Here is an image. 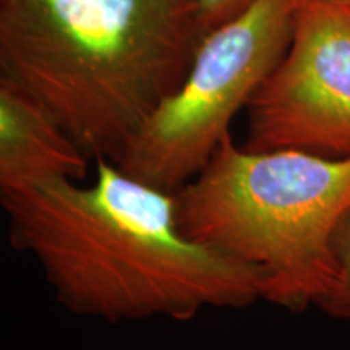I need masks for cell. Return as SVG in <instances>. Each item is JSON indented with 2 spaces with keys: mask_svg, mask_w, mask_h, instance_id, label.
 <instances>
[{
  "mask_svg": "<svg viewBox=\"0 0 350 350\" xmlns=\"http://www.w3.org/2000/svg\"><path fill=\"white\" fill-rule=\"evenodd\" d=\"M10 245L57 301L109 323L190 321L206 308L265 300L262 271L183 235L175 196L96 161L93 183L49 180L0 195Z\"/></svg>",
  "mask_w": 350,
  "mask_h": 350,
  "instance_id": "6da1fadb",
  "label": "cell"
},
{
  "mask_svg": "<svg viewBox=\"0 0 350 350\" xmlns=\"http://www.w3.org/2000/svg\"><path fill=\"white\" fill-rule=\"evenodd\" d=\"M198 0H0V72L116 164L190 72Z\"/></svg>",
  "mask_w": 350,
  "mask_h": 350,
  "instance_id": "7a4b0ae2",
  "label": "cell"
},
{
  "mask_svg": "<svg viewBox=\"0 0 350 350\" xmlns=\"http://www.w3.org/2000/svg\"><path fill=\"white\" fill-rule=\"evenodd\" d=\"M174 196L185 237L265 273V301L301 313L329 291L332 234L350 208V157L247 151L227 133Z\"/></svg>",
  "mask_w": 350,
  "mask_h": 350,
  "instance_id": "3957f363",
  "label": "cell"
},
{
  "mask_svg": "<svg viewBox=\"0 0 350 350\" xmlns=\"http://www.w3.org/2000/svg\"><path fill=\"white\" fill-rule=\"evenodd\" d=\"M300 0H253L201 42L190 72L126 143L117 165L175 193L200 172L235 116L281 62Z\"/></svg>",
  "mask_w": 350,
  "mask_h": 350,
  "instance_id": "277c9868",
  "label": "cell"
},
{
  "mask_svg": "<svg viewBox=\"0 0 350 350\" xmlns=\"http://www.w3.org/2000/svg\"><path fill=\"white\" fill-rule=\"evenodd\" d=\"M247 151L350 157V15L300 0L281 62L247 109Z\"/></svg>",
  "mask_w": 350,
  "mask_h": 350,
  "instance_id": "5b68a950",
  "label": "cell"
},
{
  "mask_svg": "<svg viewBox=\"0 0 350 350\" xmlns=\"http://www.w3.org/2000/svg\"><path fill=\"white\" fill-rule=\"evenodd\" d=\"M90 161L33 96L0 77V195L59 178L83 182Z\"/></svg>",
  "mask_w": 350,
  "mask_h": 350,
  "instance_id": "8992f818",
  "label": "cell"
},
{
  "mask_svg": "<svg viewBox=\"0 0 350 350\" xmlns=\"http://www.w3.org/2000/svg\"><path fill=\"white\" fill-rule=\"evenodd\" d=\"M334 281L317 306L332 318L350 323V208L336 226L331 240Z\"/></svg>",
  "mask_w": 350,
  "mask_h": 350,
  "instance_id": "52a82bcc",
  "label": "cell"
},
{
  "mask_svg": "<svg viewBox=\"0 0 350 350\" xmlns=\"http://www.w3.org/2000/svg\"><path fill=\"white\" fill-rule=\"evenodd\" d=\"M253 0H198L200 20L206 36L247 10Z\"/></svg>",
  "mask_w": 350,
  "mask_h": 350,
  "instance_id": "ba28073f",
  "label": "cell"
},
{
  "mask_svg": "<svg viewBox=\"0 0 350 350\" xmlns=\"http://www.w3.org/2000/svg\"><path fill=\"white\" fill-rule=\"evenodd\" d=\"M329 2L334 3V5H338L339 8H342L344 12H347L350 15V0H329Z\"/></svg>",
  "mask_w": 350,
  "mask_h": 350,
  "instance_id": "9c48e42d",
  "label": "cell"
}]
</instances>
